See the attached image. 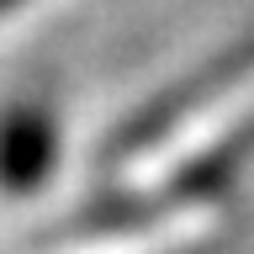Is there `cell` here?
I'll use <instances>...</instances> for the list:
<instances>
[{
    "label": "cell",
    "mask_w": 254,
    "mask_h": 254,
    "mask_svg": "<svg viewBox=\"0 0 254 254\" xmlns=\"http://www.w3.org/2000/svg\"><path fill=\"white\" fill-rule=\"evenodd\" d=\"M249 111H254V79H244L238 90H228V95H217V101L196 106L190 117H180V122H175L170 132H164V138L132 164L127 190H154V186H164L170 175H180L186 164H201V154L217 138H228Z\"/></svg>",
    "instance_id": "cell-1"
},
{
    "label": "cell",
    "mask_w": 254,
    "mask_h": 254,
    "mask_svg": "<svg viewBox=\"0 0 254 254\" xmlns=\"http://www.w3.org/2000/svg\"><path fill=\"white\" fill-rule=\"evenodd\" d=\"M48 164V132L37 122H16L5 127V143H0V170L11 175L16 186H27V180H37Z\"/></svg>",
    "instance_id": "cell-2"
},
{
    "label": "cell",
    "mask_w": 254,
    "mask_h": 254,
    "mask_svg": "<svg viewBox=\"0 0 254 254\" xmlns=\"http://www.w3.org/2000/svg\"><path fill=\"white\" fill-rule=\"evenodd\" d=\"M5 5H11V0H0V11H5Z\"/></svg>",
    "instance_id": "cell-3"
}]
</instances>
